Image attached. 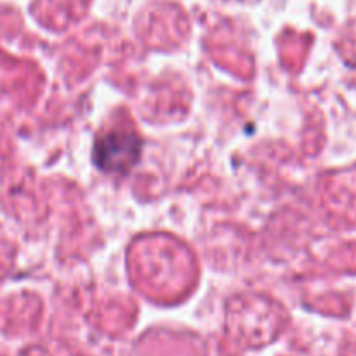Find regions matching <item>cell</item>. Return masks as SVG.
Here are the masks:
<instances>
[{
  "label": "cell",
  "mask_w": 356,
  "mask_h": 356,
  "mask_svg": "<svg viewBox=\"0 0 356 356\" xmlns=\"http://www.w3.org/2000/svg\"><path fill=\"white\" fill-rule=\"evenodd\" d=\"M141 141L134 132L111 131L94 145V162L104 172H127L138 163Z\"/></svg>",
  "instance_id": "1"
}]
</instances>
